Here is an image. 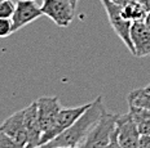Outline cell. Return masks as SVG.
<instances>
[{"label":"cell","mask_w":150,"mask_h":148,"mask_svg":"<svg viewBox=\"0 0 150 148\" xmlns=\"http://www.w3.org/2000/svg\"><path fill=\"white\" fill-rule=\"evenodd\" d=\"M144 23H145L146 29H148L149 31H150V12H148V13H146L145 18H144Z\"/></svg>","instance_id":"cell-19"},{"label":"cell","mask_w":150,"mask_h":148,"mask_svg":"<svg viewBox=\"0 0 150 148\" xmlns=\"http://www.w3.org/2000/svg\"><path fill=\"white\" fill-rule=\"evenodd\" d=\"M115 134L117 140L123 148H136L141 137L137 124L132 119L129 112L124 115H117L115 121Z\"/></svg>","instance_id":"cell-6"},{"label":"cell","mask_w":150,"mask_h":148,"mask_svg":"<svg viewBox=\"0 0 150 148\" xmlns=\"http://www.w3.org/2000/svg\"><path fill=\"white\" fill-rule=\"evenodd\" d=\"M12 34H14L12 18H0V39L8 38Z\"/></svg>","instance_id":"cell-16"},{"label":"cell","mask_w":150,"mask_h":148,"mask_svg":"<svg viewBox=\"0 0 150 148\" xmlns=\"http://www.w3.org/2000/svg\"><path fill=\"white\" fill-rule=\"evenodd\" d=\"M145 89H146V90H148V91H149V93H150V85H148V86H146V88H145Z\"/></svg>","instance_id":"cell-24"},{"label":"cell","mask_w":150,"mask_h":148,"mask_svg":"<svg viewBox=\"0 0 150 148\" xmlns=\"http://www.w3.org/2000/svg\"><path fill=\"white\" fill-rule=\"evenodd\" d=\"M132 119L135 120L137 124L139 131L141 135H150V111L141 108V107L133 106V104H128Z\"/></svg>","instance_id":"cell-12"},{"label":"cell","mask_w":150,"mask_h":148,"mask_svg":"<svg viewBox=\"0 0 150 148\" xmlns=\"http://www.w3.org/2000/svg\"><path fill=\"white\" fill-rule=\"evenodd\" d=\"M122 13L124 18L129 20L131 22H137V21H144L146 16V9L139 0H128L122 5Z\"/></svg>","instance_id":"cell-13"},{"label":"cell","mask_w":150,"mask_h":148,"mask_svg":"<svg viewBox=\"0 0 150 148\" xmlns=\"http://www.w3.org/2000/svg\"><path fill=\"white\" fill-rule=\"evenodd\" d=\"M105 111L106 108L104 106V102H102V97L98 95L92 102L89 108L70 128L66 129L62 134L56 137L49 143H47L39 148H62V147L82 146L84 142H86L87 137L89 135V133L92 131V129L100 121V119L104 115Z\"/></svg>","instance_id":"cell-1"},{"label":"cell","mask_w":150,"mask_h":148,"mask_svg":"<svg viewBox=\"0 0 150 148\" xmlns=\"http://www.w3.org/2000/svg\"><path fill=\"white\" fill-rule=\"evenodd\" d=\"M142 3V5L145 7L146 12H150V0H140Z\"/></svg>","instance_id":"cell-20"},{"label":"cell","mask_w":150,"mask_h":148,"mask_svg":"<svg viewBox=\"0 0 150 148\" xmlns=\"http://www.w3.org/2000/svg\"><path fill=\"white\" fill-rule=\"evenodd\" d=\"M101 3L106 10L109 22H110L112 30L115 31L118 38L124 43V45L128 48V50L135 55V49H133L132 40H131V26H132V22L129 20H127V18H124L123 13H122V5L112 1V0H101Z\"/></svg>","instance_id":"cell-2"},{"label":"cell","mask_w":150,"mask_h":148,"mask_svg":"<svg viewBox=\"0 0 150 148\" xmlns=\"http://www.w3.org/2000/svg\"><path fill=\"white\" fill-rule=\"evenodd\" d=\"M42 16V8L38 7L34 0H18L17 4H16V10L12 16L13 31H18L23 26L30 24Z\"/></svg>","instance_id":"cell-8"},{"label":"cell","mask_w":150,"mask_h":148,"mask_svg":"<svg viewBox=\"0 0 150 148\" xmlns=\"http://www.w3.org/2000/svg\"><path fill=\"white\" fill-rule=\"evenodd\" d=\"M43 16H47L61 29H65L73 22L75 8L66 0H43Z\"/></svg>","instance_id":"cell-5"},{"label":"cell","mask_w":150,"mask_h":148,"mask_svg":"<svg viewBox=\"0 0 150 148\" xmlns=\"http://www.w3.org/2000/svg\"><path fill=\"white\" fill-rule=\"evenodd\" d=\"M66 1H70V0H66Z\"/></svg>","instance_id":"cell-26"},{"label":"cell","mask_w":150,"mask_h":148,"mask_svg":"<svg viewBox=\"0 0 150 148\" xmlns=\"http://www.w3.org/2000/svg\"><path fill=\"white\" fill-rule=\"evenodd\" d=\"M16 10V3L13 0H4L0 3V18H12Z\"/></svg>","instance_id":"cell-15"},{"label":"cell","mask_w":150,"mask_h":148,"mask_svg":"<svg viewBox=\"0 0 150 148\" xmlns=\"http://www.w3.org/2000/svg\"><path fill=\"white\" fill-rule=\"evenodd\" d=\"M1 1H4V0H0V3H1Z\"/></svg>","instance_id":"cell-25"},{"label":"cell","mask_w":150,"mask_h":148,"mask_svg":"<svg viewBox=\"0 0 150 148\" xmlns=\"http://www.w3.org/2000/svg\"><path fill=\"white\" fill-rule=\"evenodd\" d=\"M38 116L42 131L45 133L54 125L56 119L62 110L61 103L57 97H40L36 99Z\"/></svg>","instance_id":"cell-7"},{"label":"cell","mask_w":150,"mask_h":148,"mask_svg":"<svg viewBox=\"0 0 150 148\" xmlns=\"http://www.w3.org/2000/svg\"><path fill=\"white\" fill-rule=\"evenodd\" d=\"M0 130L3 133L11 137L14 142H17L20 146L27 147L29 143V137H27L26 126H25V119H23V110L17 111L13 115L3 121V124L0 125Z\"/></svg>","instance_id":"cell-9"},{"label":"cell","mask_w":150,"mask_h":148,"mask_svg":"<svg viewBox=\"0 0 150 148\" xmlns=\"http://www.w3.org/2000/svg\"><path fill=\"white\" fill-rule=\"evenodd\" d=\"M136 148H150V135H141Z\"/></svg>","instance_id":"cell-18"},{"label":"cell","mask_w":150,"mask_h":148,"mask_svg":"<svg viewBox=\"0 0 150 148\" xmlns=\"http://www.w3.org/2000/svg\"><path fill=\"white\" fill-rule=\"evenodd\" d=\"M128 104H133L150 111V93L145 88L132 90L128 94Z\"/></svg>","instance_id":"cell-14"},{"label":"cell","mask_w":150,"mask_h":148,"mask_svg":"<svg viewBox=\"0 0 150 148\" xmlns=\"http://www.w3.org/2000/svg\"><path fill=\"white\" fill-rule=\"evenodd\" d=\"M131 40L135 49V57L144 58L150 55V31L146 29L144 21L132 22Z\"/></svg>","instance_id":"cell-11"},{"label":"cell","mask_w":150,"mask_h":148,"mask_svg":"<svg viewBox=\"0 0 150 148\" xmlns=\"http://www.w3.org/2000/svg\"><path fill=\"white\" fill-rule=\"evenodd\" d=\"M91 104L92 103H87V104L78 106V107H70V108H62L60 111V113H58L57 119H56V122H54V125L52 126V129H49L48 131H45L42 134L39 147L49 143V142L53 140L56 137H58L60 134H62L66 129L70 128V126L89 108Z\"/></svg>","instance_id":"cell-4"},{"label":"cell","mask_w":150,"mask_h":148,"mask_svg":"<svg viewBox=\"0 0 150 148\" xmlns=\"http://www.w3.org/2000/svg\"><path fill=\"white\" fill-rule=\"evenodd\" d=\"M70 3H71V5H73L74 8H76V4H78V0H70Z\"/></svg>","instance_id":"cell-21"},{"label":"cell","mask_w":150,"mask_h":148,"mask_svg":"<svg viewBox=\"0 0 150 148\" xmlns=\"http://www.w3.org/2000/svg\"><path fill=\"white\" fill-rule=\"evenodd\" d=\"M34 1H35V0H34Z\"/></svg>","instance_id":"cell-28"},{"label":"cell","mask_w":150,"mask_h":148,"mask_svg":"<svg viewBox=\"0 0 150 148\" xmlns=\"http://www.w3.org/2000/svg\"><path fill=\"white\" fill-rule=\"evenodd\" d=\"M0 148H30V147L20 146L17 142H14L11 137H8L5 133L0 130Z\"/></svg>","instance_id":"cell-17"},{"label":"cell","mask_w":150,"mask_h":148,"mask_svg":"<svg viewBox=\"0 0 150 148\" xmlns=\"http://www.w3.org/2000/svg\"><path fill=\"white\" fill-rule=\"evenodd\" d=\"M117 115L118 113H110L105 111L82 146L84 148H108L115 131Z\"/></svg>","instance_id":"cell-3"},{"label":"cell","mask_w":150,"mask_h":148,"mask_svg":"<svg viewBox=\"0 0 150 148\" xmlns=\"http://www.w3.org/2000/svg\"><path fill=\"white\" fill-rule=\"evenodd\" d=\"M23 119H25V126H26L27 137H29L27 147L39 148L40 138H42L43 131H42V128H40L39 116H38L36 101H34L26 108H23Z\"/></svg>","instance_id":"cell-10"},{"label":"cell","mask_w":150,"mask_h":148,"mask_svg":"<svg viewBox=\"0 0 150 148\" xmlns=\"http://www.w3.org/2000/svg\"><path fill=\"white\" fill-rule=\"evenodd\" d=\"M127 1H128V0H127ZM139 1H140V0H139Z\"/></svg>","instance_id":"cell-27"},{"label":"cell","mask_w":150,"mask_h":148,"mask_svg":"<svg viewBox=\"0 0 150 148\" xmlns=\"http://www.w3.org/2000/svg\"><path fill=\"white\" fill-rule=\"evenodd\" d=\"M62 148H84L83 146H78V147H62Z\"/></svg>","instance_id":"cell-23"},{"label":"cell","mask_w":150,"mask_h":148,"mask_svg":"<svg viewBox=\"0 0 150 148\" xmlns=\"http://www.w3.org/2000/svg\"><path fill=\"white\" fill-rule=\"evenodd\" d=\"M78 1H79V0H78ZM112 1L118 3V4H123V3H124V0H112Z\"/></svg>","instance_id":"cell-22"}]
</instances>
